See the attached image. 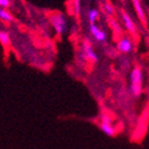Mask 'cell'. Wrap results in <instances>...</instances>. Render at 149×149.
I'll return each instance as SVG.
<instances>
[{"mask_svg": "<svg viewBox=\"0 0 149 149\" xmlns=\"http://www.w3.org/2000/svg\"><path fill=\"white\" fill-rule=\"evenodd\" d=\"M143 90V71L140 67L132 69L130 73V92L134 97H139Z\"/></svg>", "mask_w": 149, "mask_h": 149, "instance_id": "6da1fadb", "label": "cell"}, {"mask_svg": "<svg viewBox=\"0 0 149 149\" xmlns=\"http://www.w3.org/2000/svg\"><path fill=\"white\" fill-rule=\"evenodd\" d=\"M50 22L58 36L65 35L68 30V20L64 14H54L50 17Z\"/></svg>", "mask_w": 149, "mask_h": 149, "instance_id": "7a4b0ae2", "label": "cell"}, {"mask_svg": "<svg viewBox=\"0 0 149 149\" xmlns=\"http://www.w3.org/2000/svg\"><path fill=\"white\" fill-rule=\"evenodd\" d=\"M99 127L103 134H105L107 136H109V137H113V136H115V134H116V129H115L114 125H113L112 120H111V118H109V116H107V115H103L101 117Z\"/></svg>", "mask_w": 149, "mask_h": 149, "instance_id": "3957f363", "label": "cell"}, {"mask_svg": "<svg viewBox=\"0 0 149 149\" xmlns=\"http://www.w3.org/2000/svg\"><path fill=\"white\" fill-rule=\"evenodd\" d=\"M89 29H90V33L94 37V39L98 42H105L107 41V32L104 31L103 29H101L100 27H98L96 24H90L89 25Z\"/></svg>", "mask_w": 149, "mask_h": 149, "instance_id": "277c9868", "label": "cell"}, {"mask_svg": "<svg viewBox=\"0 0 149 149\" xmlns=\"http://www.w3.org/2000/svg\"><path fill=\"white\" fill-rule=\"evenodd\" d=\"M82 53H84L82 56L85 57V60L87 58V60H90L93 63L98 62V55H97V53L94 51L92 46L88 42H85L82 44Z\"/></svg>", "mask_w": 149, "mask_h": 149, "instance_id": "5b68a950", "label": "cell"}, {"mask_svg": "<svg viewBox=\"0 0 149 149\" xmlns=\"http://www.w3.org/2000/svg\"><path fill=\"white\" fill-rule=\"evenodd\" d=\"M118 50L122 53H129L132 50V42L128 38H123L118 42Z\"/></svg>", "mask_w": 149, "mask_h": 149, "instance_id": "8992f818", "label": "cell"}, {"mask_svg": "<svg viewBox=\"0 0 149 149\" xmlns=\"http://www.w3.org/2000/svg\"><path fill=\"white\" fill-rule=\"evenodd\" d=\"M122 19H123V22H124V26L129 32L134 33L136 32V26H134V22H132L130 16L127 14V13L123 12L122 13Z\"/></svg>", "mask_w": 149, "mask_h": 149, "instance_id": "52a82bcc", "label": "cell"}, {"mask_svg": "<svg viewBox=\"0 0 149 149\" xmlns=\"http://www.w3.org/2000/svg\"><path fill=\"white\" fill-rule=\"evenodd\" d=\"M132 4H134V10L137 13L138 17L141 19V20H145V14L143 8H142V4L140 2V0H132Z\"/></svg>", "mask_w": 149, "mask_h": 149, "instance_id": "ba28073f", "label": "cell"}, {"mask_svg": "<svg viewBox=\"0 0 149 149\" xmlns=\"http://www.w3.org/2000/svg\"><path fill=\"white\" fill-rule=\"evenodd\" d=\"M98 16H99V12H98L96 8H91V10L88 12V19H89L90 24H94V23L96 22Z\"/></svg>", "mask_w": 149, "mask_h": 149, "instance_id": "9c48e42d", "label": "cell"}, {"mask_svg": "<svg viewBox=\"0 0 149 149\" xmlns=\"http://www.w3.org/2000/svg\"><path fill=\"white\" fill-rule=\"evenodd\" d=\"M0 19L2 21H5V22H10L13 20V17L4 8H0Z\"/></svg>", "mask_w": 149, "mask_h": 149, "instance_id": "30bf717a", "label": "cell"}, {"mask_svg": "<svg viewBox=\"0 0 149 149\" xmlns=\"http://www.w3.org/2000/svg\"><path fill=\"white\" fill-rule=\"evenodd\" d=\"M10 36L6 31L4 30H0V43L3 45H8L10 44Z\"/></svg>", "mask_w": 149, "mask_h": 149, "instance_id": "8fae6325", "label": "cell"}, {"mask_svg": "<svg viewBox=\"0 0 149 149\" xmlns=\"http://www.w3.org/2000/svg\"><path fill=\"white\" fill-rule=\"evenodd\" d=\"M73 10L76 16L80 15L81 10V0H73Z\"/></svg>", "mask_w": 149, "mask_h": 149, "instance_id": "7c38bea8", "label": "cell"}, {"mask_svg": "<svg viewBox=\"0 0 149 149\" xmlns=\"http://www.w3.org/2000/svg\"><path fill=\"white\" fill-rule=\"evenodd\" d=\"M104 8H105V10H107V13L109 14V15H113V14H114V8H113V5L111 4V3L105 2Z\"/></svg>", "mask_w": 149, "mask_h": 149, "instance_id": "4fadbf2b", "label": "cell"}, {"mask_svg": "<svg viewBox=\"0 0 149 149\" xmlns=\"http://www.w3.org/2000/svg\"><path fill=\"white\" fill-rule=\"evenodd\" d=\"M10 0H0V8H6L10 6Z\"/></svg>", "mask_w": 149, "mask_h": 149, "instance_id": "5bb4252c", "label": "cell"}]
</instances>
